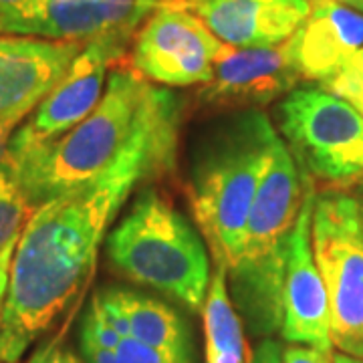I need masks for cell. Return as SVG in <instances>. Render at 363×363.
<instances>
[{"label":"cell","instance_id":"cell-1","mask_svg":"<svg viewBox=\"0 0 363 363\" xmlns=\"http://www.w3.org/2000/svg\"><path fill=\"white\" fill-rule=\"evenodd\" d=\"M176 138L178 119L135 143L104 178L33 210L13 255L0 362H21L73 303L93 271L107 226L140 182L168 168Z\"/></svg>","mask_w":363,"mask_h":363},{"label":"cell","instance_id":"cell-2","mask_svg":"<svg viewBox=\"0 0 363 363\" xmlns=\"http://www.w3.org/2000/svg\"><path fill=\"white\" fill-rule=\"evenodd\" d=\"M180 117L174 93L157 89L135 69H116L101 101L63 135L4 154L33 210L104 178L135 143Z\"/></svg>","mask_w":363,"mask_h":363},{"label":"cell","instance_id":"cell-3","mask_svg":"<svg viewBox=\"0 0 363 363\" xmlns=\"http://www.w3.org/2000/svg\"><path fill=\"white\" fill-rule=\"evenodd\" d=\"M307 180L309 176L279 138L269 172L250 208L240 248L226 267L234 307L252 335L267 337L281 331L291 234L307 194Z\"/></svg>","mask_w":363,"mask_h":363},{"label":"cell","instance_id":"cell-4","mask_svg":"<svg viewBox=\"0 0 363 363\" xmlns=\"http://www.w3.org/2000/svg\"><path fill=\"white\" fill-rule=\"evenodd\" d=\"M279 140L271 119L247 109L222 119L198 147L192 166V206L214 260L230 264Z\"/></svg>","mask_w":363,"mask_h":363},{"label":"cell","instance_id":"cell-5","mask_svg":"<svg viewBox=\"0 0 363 363\" xmlns=\"http://www.w3.org/2000/svg\"><path fill=\"white\" fill-rule=\"evenodd\" d=\"M107 257L125 279L180 301L190 311H202L212 277L206 247L156 190L138 196L109 233Z\"/></svg>","mask_w":363,"mask_h":363},{"label":"cell","instance_id":"cell-6","mask_svg":"<svg viewBox=\"0 0 363 363\" xmlns=\"http://www.w3.org/2000/svg\"><path fill=\"white\" fill-rule=\"evenodd\" d=\"M311 242L329 297L333 347L363 357V196H315Z\"/></svg>","mask_w":363,"mask_h":363},{"label":"cell","instance_id":"cell-7","mask_svg":"<svg viewBox=\"0 0 363 363\" xmlns=\"http://www.w3.org/2000/svg\"><path fill=\"white\" fill-rule=\"evenodd\" d=\"M279 130L309 178L351 184L363 178V117L345 99L319 87L286 93L277 107Z\"/></svg>","mask_w":363,"mask_h":363},{"label":"cell","instance_id":"cell-8","mask_svg":"<svg viewBox=\"0 0 363 363\" xmlns=\"http://www.w3.org/2000/svg\"><path fill=\"white\" fill-rule=\"evenodd\" d=\"M222 40L196 14L160 4L135 35L131 61L143 79L188 87L208 83Z\"/></svg>","mask_w":363,"mask_h":363},{"label":"cell","instance_id":"cell-9","mask_svg":"<svg viewBox=\"0 0 363 363\" xmlns=\"http://www.w3.org/2000/svg\"><path fill=\"white\" fill-rule=\"evenodd\" d=\"M128 49L125 40L97 39L85 43L65 75L40 99L25 123L14 131L6 154H21L28 147L55 140L75 128L104 97L107 71Z\"/></svg>","mask_w":363,"mask_h":363},{"label":"cell","instance_id":"cell-10","mask_svg":"<svg viewBox=\"0 0 363 363\" xmlns=\"http://www.w3.org/2000/svg\"><path fill=\"white\" fill-rule=\"evenodd\" d=\"M157 6L160 0H30L18 11H0V35L128 43Z\"/></svg>","mask_w":363,"mask_h":363},{"label":"cell","instance_id":"cell-11","mask_svg":"<svg viewBox=\"0 0 363 363\" xmlns=\"http://www.w3.org/2000/svg\"><path fill=\"white\" fill-rule=\"evenodd\" d=\"M315 192L307 194L291 234L289 260L283 281V321L281 335L289 343L333 351L331 309L321 271L313 255L311 214Z\"/></svg>","mask_w":363,"mask_h":363},{"label":"cell","instance_id":"cell-12","mask_svg":"<svg viewBox=\"0 0 363 363\" xmlns=\"http://www.w3.org/2000/svg\"><path fill=\"white\" fill-rule=\"evenodd\" d=\"M301 79L286 43L250 49L222 43L202 99L210 104L267 105L291 93Z\"/></svg>","mask_w":363,"mask_h":363},{"label":"cell","instance_id":"cell-13","mask_svg":"<svg viewBox=\"0 0 363 363\" xmlns=\"http://www.w3.org/2000/svg\"><path fill=\"white\" fill-rule=\"evenodd\" d=\"M196 14L226 45L279 47L309 14V0H160Z\"/></svg>","mask_w":363,"mask_h":363},{"label":"cell","instance_id":"cell-14","mask_svg":"<svg viewBox=\"0 0 363 363\" xmlns=\"http://www.w3.org/2000/svg\"><path fill=\"white\" fill-rule=\"evenodd\" d=\"M286 47L301 77L325 83L363 47V13L341 0H309V14Z\"/></svg>","mask_w":363,"mask_h":363},{"label":"cell","instance_id":"cell-15","mask_svg":"<svg viewBox=\"0 0 363 363\" xmlns=\"http://www.w3.org/2000/svg\"><path fill=\"white\" fill-rule=\"evenodd\" d=\"M81 49L77 40L0 35V113L39 105Z\"/></svg>","mask_w":363,"mask_h":363},{"label":"cell","instance_id":"cell-16","mask_svg":"<svg viewBox=\"0 0 363 363\" xmlns=\"http://www.w3.org/2000/svg\"><path fill=\"white\" fill-rule=\"evenodd\" d=\"M99 297L125 315L131 329L130 337L192 357L190 331L169 305L128 289H107L99 293Z\"/></svg>","mask_w":363,"mask_h":363},{"label":"cell","instance_id":"cell-17","mask_svg":"<svg viewBox=\"0 0 363 363\" xmlns=\"http://www.w3.org/2000/svg\"><path fill=\"white\" fill-rule=\"evenodd\" d=\"M204 337H206V363H250L242 321L236 313L230 291L226 264L214 260L204 307Z\"/></svg>","mask_w":363,"mask_h":363},{"label":"cell","instance_id":"cell-18","mask_svg":"<svg viewBox=\"0 0 363 363\" xmlns=\"http://www.w3.org/2000/svg\"><path fill=\"white\" fill-rule=\"evenodd\" d=\"M30 214L33 206L28 204L13 168L0 160V248L23 233Z\"/></svg>","mask_w":363,"mask_h":363},{"label":"cell","instance_id":"cell-19","mask_svg":"<svg viewBox=\"0 0 363 363\" xmlns=\"http://www.w3.org/2000/svg\"><path fill=\"white\" fill-rule=\"evenodd\" d=\"M116 363H192V357L147 345L135 337H123L116 347Z\"/></svg>","mask_w":363,"mask_h":363},{"label":"cell","instance_id":"cell-20","mask_svg":"<svg viewBox=\"0 0 363 363\" xmlns=\"http://www.w3.org/2000/svg\"><path fill=\"white\" fill-rule=\"evenodd\" d=\"M323 89L331 91L341 99L350 101L357 93L363 91V47L351 57L350 61L343 65L335 77H331L325 83H319Z\"/></svg>","mask_w":363,"mask_h":363},{"label":"cell","instance_id":"cell-21","mask_svg":"<svg viewBox=\"0 0 363 363\" xmlns=\"http://www.w3.org/2000/svg\"><path fill=\"white\" fill-rule=\"evenodd\" d=\"M121 335L117 333L111 325L105 321V317L99 311L95 298L91 301L89 309L83 317V327H81V341L85 343H93V345H99L105 350H116L121 341Z\"/></svg>","mask_w":363,"mask_h":363},{"label":"cell","instance_id":"cell-22","mask_svg":"<svg viewBox=\"0 0 363 363\" xmlns=\"http://www.w3.org/2000/svg\"><path fill=\"white\" fill-rule=\"evenodd\" d=\"M35 107L37 105H25V107H16V109L0 113V160L6 154V147L13 140L14 131L23 125V121L33 113Z\"/></svg>","mask_w":363,"mask_h":363},{"label":"cell","instance_id":"cell-23","mask_svg":"<svg viewBox=\"0 0 363 363\" xmlns=\"http://www.w3.org/2000/svg\"><path fill=\"white\" fill-rule=\"evenodd\" d=\"M281 363H335L333 351L291 343L281 351Z\"/></svg>","mask_w":363,"mask_h":363},{"label":"cell","instance_id":"cell-24","mask_svg":"<svg viewBox=\"0 0 363 363\" xmlns=\"http://www.w3.org/2000/svg\"><path fill=\"white\" fill-rule=\"evenodd\" d=\"M28 363H83L77 355L69 347L59 345L57 341L45 343L43 347L33 353V357L28 359Z\"/></svg>","mask_w":363,"mask_h":363},{"label":"cell","instance_id":"cell-25","mask_svg":"<svg viewBox=\"0 0 363 363\" xmlns=\"http://www.w3.org/2000/svg\"><path fill=\"white\" fill-rule=\"evenodd\" d=\"M18 236H14L13 240H9L0 248V323H2V313H4V303H6V293H9V279H11V264H13V255L16 242H18Z\"/></svg>","mask_w":363,"mask_h":363},{"label":"cell","instance_id":"cell-26","mask_svg":"<svg viewBox=\"0 0 363 363\" xmlns=\"http://www.w3.org/2000/svg\"><path fill=\"white\" fill-rule=\"evenodd\" d=\"M281 345L272 339H262L255 350L250 363H281Z\"/></svg>","mask_w":363,"mask_h":363},{"label":"cell","instance_id":"cell-27","mask_svg":"<svg viewBox=\"0 0 363 363\" xmlns=\"http://www.w3.org/2000/svg\"><path fill=\"white\" fill-rule=\"evenodd\" d=\"M28 2H30V0H0V11H2V13L18 11V9H23Z\"/></svg>","mask_w":363,"mask_h":363},{"label":"cell","instance_id":"cell-28","mask_svg":"<svg viewBox=\"0 0 363 363\" xmlns=\"http://www.w3.org/2000/svg\"><path fill=\"white\" fill-rule=\"evenodd\" d=\"M335 357V363H363V357H355V355H347V353H333Z\"/></svg>","mask_w":363,"mask_h":363},{"label":"cell","instance_id":"cell-29","mask_svg":"<svg viewBox=\"0 0 363 363\" xmlns=\"http://www.w3.org/2000/svg\"><path fill=\"white\" fill-rule=\"evenodd\" d=\"M350 104L353 105V107H355V109H357V111H359V113H362V117H363V91H362V93H357L355 97H351Z\"/></svg>","mask_w":363,"mask_h":363},{"label":"cell","instance_id":"cell-30","mask_svg":"<svg viewBox=\"0 0 363 363\" xmlns=\"http://www.w3.org/2000/svg\"><path fill=\"white\" fill-rule=\"evenodd\" d=\"M341 2L351 6V9H355V11H359V13H363V0H341Z\"/></svg>","mask_w":363,"mask_h":363},{"label":"cell","instance_id":"cell-31","mask_svg":"<svg viewBox=\"0 0 363 363\" xmlns=\"http://www.w3.org/2000/svg\"><path fill=\"white\" fill-rule=\"evenodd\" d=\"M0 363H4V362H0Z\"/></svg>","mask_w":363,"mask_h":363}]
</instances>
